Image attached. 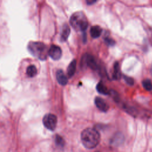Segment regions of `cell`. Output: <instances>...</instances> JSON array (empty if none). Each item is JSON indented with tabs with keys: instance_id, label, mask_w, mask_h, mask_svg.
<instances>
[{
	"instance_id": "6da1fadb",
	"label": "cell",
	"mask_w": 152,
	"mask_h": 152,
	"mask_svg": "<svg viewBox=\"0 0 152 152\" xmlns=\"http://www.w3.org/2000/svg\"><path fill=\"white\" fill-rule=\"evenodd\" d=\"M100 135L95 129L87 128L81 133V141L83 145L88 149L95 148L100 142Z\"/></svg>"
},
{
	"instance_id": "7a4b0ae2",
	"label": "cell",
	"mask_w": 152,
	"mask_h": 152,
	"mask_svg": "<svg viewBox=\"0 0 152 152\" xmlns=\"http://www.w3.org/2000/svg\"><path fill=\"white\" fill-rule=\"evenodd\" d=\"M28 50L33 56L40 60H45L46 59L49 51L47 46L40 42H29Z\"/></svg>"
},
{
	"instance_id": "3957f363",
	"label": "cell",
	"mask_w": 152,
	"mask_h": 152,
	"mask_svg": "<svg viewBox=\"0 0 152 152\" xmlns=\"http://www.w3.org/2000/svg\"><path fill=\"white\" fill-rule=\"evenodd\" d=\"M69 23L72 27L77 31H84L88 27V20L82 11L74 12L70 18Z\"/></svg>"
},
{
	"instance_id": "277c9868",
	"label": "cell",
	"mask_w": 152,
	"mask_h": 152,
	"mask_svg": "<svg viewBox=\"0 0 152 152\" xmlns=\"http://www.w3.org/2000/svg\"><path fill=\"white\" fill-rule=\"evenodd\" d=\"M44 126L49 130L53 131L55 129L57 125V118L52 113L46 114L42 120Z\"/></svg>"
},
{
	"instance_id": "5b68a950",
	"label": "cell",
	"mask_w": 152,
	"mask_h": 152,
	"mask_svg": "<svg viewBox=\"0 0 152 152\" xmlns=\"http://www.w3.org/2000/svg\"><path fill=\"white\" fill-rule=\"evenodd\" d=\"M48 55L53 60H58L62 56V50L59 46L52 45L49 48Z\"/></svg>"
},
{
	"instance_id": "8992f818",
	"label": "cell",
	"mask_w": 152,
	"mask_h": 152,
	"mask_svg": "<svg viewBox=\"0 0 152 152\" xmlns=\"http://www.w3.org/2000/svg\"><path fill=\"white\" fill-rule=\"evenodd\" d=\"M82 62H84L86 65L93 70H97L99 68L95 58L90 54H86L83 58Z\"/></svg>"
},
{
	"instance_id": "52a82bcc",
	"label": "cell",
	"mask_w": 152,
	"mask_h": 152,
	"mask_svg": "<svg viewBox=\"0 0 152 152\" xmlns=\"http://www.w3.org/2000/svg\"><path fill=\"white\" fill-rule=\"evenodd\" d=\"M94 103L96 107L102 112H106L109 109V106L106 102L101 97H96L94 99Z\"/></svg>"
},
{
	"instance_id": "ba28073f",
	"label": "cell",
	"mask_w": 152,
	"mask_h": 152,
	"mask_svg": "<svg viewBox=\"0 0 152 152\" xmlns=\"http://www.w3.org/2000/svg\"><path fill=\"white\" fill-rule=\"evenodd\" d=\"M56 80L58 83L62 86H65L68 83V78L64 71L61 69H59L56 71Z\"/></svg>"
},
{
	"instance_id": "9c48e42d",
	"label": "cell",
	"mask_w": 152,
	"mask_h": 152,
	"mask_svg": "<svg viewBox=\"0 0 152 152\" xmlns=\"http://www.w3.org/2000/svg\"><path fill=\"white\" fill-rule=\"evenodd\" d=\"M70 33V28L67 24H65L63 25L61 32L60 39L61 42H65Z\"/></svg>"
},
{
	"instance_id": "30bf717a",
	"label": "cell",
	"mask_w": 152,
	"mask_h": 152,
	"mask_svg": "<svg viewBox=\"0 0 152 152\" xmlns=\"http://www.w3.org/2000/svg\"><path fill=\"white\" fill-rule=\"evenodd\" d=\"M102 31V28L99 26H97V25L92 26L90 30L91 36L93 38L99 37L100 36Z\"/></svg>"
},
{
	"instance_id": "8fae6325",
	"label": "cell",
	"mask_w": 152,
	"mask_h": 152,
	"mask_svg": "<svg viewBox=\"0 0 152 152\" xmlns=\"http://www.w3.org/2000/svg\"><path fill=\"white\" fill-rule=\"evenodd\" d=\"M77 61L75 59H73L69 64L67 68V75L69 77H71L75 74L76 70Z\"/></svg>"
},
{
	"instance_id": "7c38bea8",
	"label": "cell",
	"mask_w": 152,
	"mask_h": 152,
	"mask_svg": "<svg viewBox=\"0 0 152 152\" xmlns=\"http://www.w3.org/2000/svg\"><path fill=\"white\" fill-rule=\"evenodd\" d=\"M96 90L97 91L102 94H104V95H107L109 94V91L108 90V89L107 88V87H106V86L102 83V82H99L97 86H96Z\"/></svg>"
},
{
	"instance_id": "4fadbf2b",
	"label": "cell",
	"mask_w": 152,
	"mask_h": 152,
	"mask_svg": "<svg viewBox=\"0 0 152 152\" xmlns=\"http://www.w3.org/2000/svg\"><path fill=\"white\" fill-rule=\"evenodd\" d=\"M37 70L34 65H31L27 68L26 74L28 77H34L37 75Z\"/></svg>"
},
{
	"instance_id": "5bb4252c",
	"label": "cell",
	"mask_w": 152,
	"mask_h": 152,
	"mask_svg": "<svg viewBox=\"0 0 152 152\" xmlns=\"http://www.w3.org/2000/svg\"><path fill=\"white\" fill-rule=\"evenodd\" d=\"M113 78L115 80H119L121 76L119 64L118 62H115L113 66Z\"/></svg>"
},
{
	"instance_id": "9a60e30c",
	"label": "cell",
	"mask_w": 152,
	"mask_h": 152,
	"mask_svg": "<svg viewBox=\"0 0 152 152\" xmlns=\"http://www.w3.org/2000/svg\"><path fill=\"white\" fill-rule=\"evenodd\" d=\"M142 86L147 91H151L152 90V83L149 79H145L143 80Z\"/></svg>"
},
{
	"instance_id": "2e32d148",
	"label": "cell",
	"mask_w": 152,
	"mask_h": 152,
	"mask_svg": "<svg viewBox=\"0 0 152 152\" xmlns=\"http://www.w3.org/2000/svg\"><path fill=\"white\" fill-rule=\"evenodd\" d=\"M124 78L125 81V82L129 86H133L134 84V81L133 80L132 78L131 77H129L128 76H126V75H124Z\"/></svg>"
},
{
	"instance_id": "e0dca14e",
	"label": "cell",
	"mask_w": 152,
	"mask_h": 152,
	"mask_svg": "<svg viewBox=\"0 0 152 152\" xmlns=\"http://www.w3.org/2000/svg\"><path fill=\"white\" fill-rule=\"evenodd\" d=\"M104 42L109 46H113L115 44V40L110 37H105Z\"/></svg>"
},
{
	"instance_id": "ac0fdd59",
	"label": "cell",
	"mask_w": 152,
	"mask_h": 152,
	"mask_svg": "<svg viewBox=\"0 0 152 152\" xmlns=\"http://www.w3.org/2000/svg\"><path fill=\"white\" fill-rule=\"evenodd\" d=\"M94 2H96V1H87V3L88 5H91V4H92L94 3Z\"/></svg>"
},
{
	"instance_id": "d6986e66",
	"label": "cell",
	"mask_w": 152,
	"mask_h": 152,
	"mask_svg": "<svg viewBox=\"0 0 152 152\" xmlns=\"http://www.w3.org/2000/svg\"><path fill=\"white\" fill-rule=\"evenodd\" d=\"M150 72H151V74L152 75V65H151V66L150 67Z\"/></svg>"
}]
</instances>
